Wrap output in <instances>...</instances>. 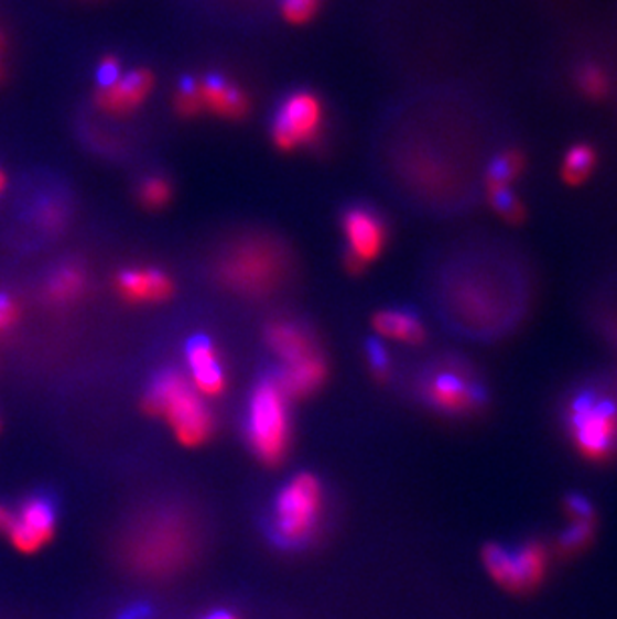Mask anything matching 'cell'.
<instances>
[{"mask_svg":"<svg viewBox=\"0 0 617 619\" xmlns=\"http://www.w3.org/2000/svg\"><path fill=\"white\" fill-rule=\"evenodd\" d=\"M577 80H580V89L592 99H604L609 93V78L604 73V68L597 65H584Z\"/></svg>","mask_w":617,"mask_h":619,"instance_id":"d4e9b609","label":"cell"},{"mask_svg":"<svg viewBox=\"0 0 617 619\" xmlns=\"http://www.w3.org/2000/svg\"><path fill=\"white\" fill-rule=\"evenodd\" d=\"M481 557L487 574L511 594L533 591L548 574V547L541 542L521 543L516 550L487 543Z\"/></svg>","mask_w":617,"mask_h":619,"instance_id":"52a82bcc","label":"cell"},{"mask_svg":"<svg viewBox=\"0 0 617 619\" xmlns=\"http://www.w3.org/2000/svg\"><path fill=\"white\" fill-rule=\"evenodd\" d=\"M2 55H4V36L0 33V77H2Z\"/></svg>","mask_w":617,"mask_h":619,"instance_id":"d590c367","label":"cell"},{"mask_svg":"<svg viewBox=\"0 0 617 619\" xmlns=\"http://www.w3.org/2000/svg\"><path fill=\"white\" fill-rule=\"evenodd\" d=\"M144 411L163 417L185 447L203 445L213 433V415L203 395L176 371H166L154 381L144 398Z\"/></svg>","mask_w":617,"mask_h":619,"instance_id":"6da1fadb","label":"cell"},{"mask_svg":"<svg viewBox=\"0 0 617 619\" xmlns=\"http://www.w3.org/2000/svg\"><path fill=\"white\" fill-rule=\"evenodd\" d=\"M345 267H347L349 273H361L365 269V263H361L359 259H355L353 254L347 253V257H345Z\"/></svg>","mask_w":617,"mask_h":619,"instance_id":"d6a6232c","label":"cell"},{"mask_svg":"<svg viewBox=\"0 0 617 619\" xmlns=\"http://www.w3.org/2000/svg\"><path fill=\"white\" fill-rule=\"evenodd\" d=\"M205 619H239L232 616L231 611H215V613H210Z\"/></svg>","mask_w":617,"mask_h":619,"instance_id":"e575fe53","label":"cell"},{"mask_svg":"<svg viewBox=\"0 0 617 619\" xmlns=\"http://www.w3.org/2000/svg\"><path fill=\"white\" fill-rule=\"evenodd\" d=\"M343 232L349 245V254L365 265L375 261L386 249V222L375 210L365 207L347 210L343 217Z\"/></svg>","mask_w":617,"mask_h":619,"instance_id":"30bf717a","label":"cell"},{"mask_svg":"<svg viewBox=\"0 0 617 619\" xmlns=\"http://www.w3.org/2000/svg\"><path fill=\"white\" fill-rule=\"evenodd\" d=\"M117 291L127 303H163L175 293L173 279L151 267H132L125 269L117 276Z\"/></svg>","mask_w":617,"mask_h":619,"instance_id":"4fadbf2b","label":"cell"},{"mask_svg":"<svg viewBox=\"0 0 617 619\" xmlns=\"http://www.w3.org/2000/svg\"><path fill=\"white\" fill-rule=\"evenodd\" d=\"M66 209L61 200H44L41 207L36 209V222L46 229V231L55 232L65 227Z\"/></svg>","mask_w":617,"mask_h":619,"instance_id":"4316f807","label":"cell"},{"mask_svg":"<svg viewBox=\"0 0 617 619\" xmlns=\"http://www.w3.org/2000/svg\"><path fill=\"white\" fill-rule=\"evenodd\" d=\"M176 112L183 117H197L205 111L203 99H201V90L198 83L195 80H183V85L178 87L175 99Z\"/></svg>","mask_w":617,"mask_h":619,"instance_id":"484cf974","label":"cell"},{"mask_svg":"<svg viewBox=\"0 0 617 619\" xmlns=\"http://www.w3.org/2000/svg\"><path fill=\"white\" fill-rule=\"evenodd\" d=\"M87 289V273L83 267L63 265L53 271L44 283V298L53 305H71L83 297Z\"/></svg>","mask_w":617,"mask_h":619,"instance_id":"d6986e66","label":"cell"},{"mask_svg":"<svg viewBox=\"0 0 617 619\" xmlns=\"http://www.w3.org/2000/svg\"><path fill=\"white\" fill-rule=\"evenodd\" d=\"M187 366L191 371V385L205 398H219L225 391V371L220 366L219 354L207 337H195L187 345Z\"/></svg>","mask_w":617,"mask_h":619,"instance_id":"5bb4252c","label":"cell"},{"mask_svg":"<svg viewBox=\"0 0 617 619\" xmlns=\"http://www.w3.org/2000/svg\"><path fill=\"white\" fill-rule=\"evenodd\" d=\"M264 339L269 347L281 357L283 363H293L307 355L315 354L313 339L301 325L291 322H275L267 327Z\"/></svg>","mask_w":617,"mask_h":619,"instance_id":"e0dca14e","label":"cell"},{"mask_svg":"<svg viewBox=\"0 0 617 619\" xmlns=\"http://www.w3.org/2000/svg\"><path fill=\"white\" fill-rule=\"evenodd\" d=\"M526 159L518 151H506L487 165V188L509 187L523 171Z\"/></svg>","mask_w":617,"mask_h":619,"instance_id":"44dd1931","label":"cell"},{"mask_svg":"<svg viewBox=\"0 0 617 619\" xmlns=\"http://www.w3.org/2000/svg\"><path fill=\"white\" fill-rule=\"evenodd\" d=\"M489 200H491V207H494L506 221H523L526 210H523V205L519 203L518 197L513 195L511 187L489 188Z\"/></svg>","mask_w":617,"mask_h":619,"instance_id":"cb8c5ba5","label":"cell"},{"mask_svg":"<svg viewBox=\"0 0 617 619\" xmlns=\"http://www.w3.org/2000/svg\"><path fill=\"white\" fill-rule=\"evenodd\" d=\"M286 401L277 379H264L251 398L247 433L255 454L264 464L277 465L285 457L289 447Z\"/></svg>","mask_w":617,"mask_h":619,"instance_id":"5b68a950","label":"cell"},{"mask_svg":"<svg viewBox=\"0 0 617 619\" xmlns=\"http://www.w3.org/2000/svg\"><path fill=\"white\" fill-rule=\"evenodd\" d=\"M193 552V530L176 513L154 515L132 533L127 555L144 574L173 572Z\"/></svg>","mask_w":617,"mask_h":619,"instance_id":"277c9868","label":"cell"},{"mask_svg":"<svg viewBox=\"0 0 617 619\" xmlns=\"http://www.w3.org/2000/svg\"><path fill=\"white\" fill-rule=\"evenodd\" d=\"M327 377V366L317 351L299 361L286 363L285 369L275 377L286 399H305L323 385Z\"/></svg>","mask_w":617,"mask_h":619,"instance_id":"9a60e30c","label":"cell"},{"mask_svg":"<svg viewBox=\"0 0 617 619\" xmlns=\"http://www.w3.org/2000/svg\"><path fill=\"white\" fill-rule=\"evenodd\" d=\"M565 430L587 461L604 464L617 452V401L597 389H582L567 401Z\"/></svg>","mask_w":617,"mask_h":619,"instance_id":"7a4b0ae2","label":"cell"},{"mask_svg":"<svg viewBox=\"0 0 617 619\" xmlns=\"http://www.w3.org/2000/svg\"><path fill=\"white\" fill-rule=\"evenodd\" d=\"M12 521H14V515H12L11 511L0 508V530H11Z\"/></svg>","mask_w":617,"mask_h":619,"instance_id":"836d02e7","label":"cell"},{"mask_svg":"<svg viewBox=\"0 0 617 619\" xmlns=\"http://www.w3.org/2000/svg\"><path fill=\"white\" fill-rule=\"evenodd\" d=\"M173 197L171 183L163 177L144 178L139 187V200L147 209H163Z\"/></svg>","mask_w":617,"mask_h":619,"instance_id":"603a6c76","label":"cell"},{"mask_svg":"<svg viewBox=\"0 0 617 619\" xmlns=\"http://www.w3.org/2000/svg\"><path fill=\"white\" fill-rule=\"evenodd\" d=\"M323 127L321 100L311 93H295L281 105L273 124V141L281 151H297L315 143Z\"/></svg>","mask_w":617,"mask_h":619,"instance_id":"ba28073f","label":"cell"},{"mask_svg":"<svg viewBox=\"0 0 617 619\" xmlns=\"http://www.w3.org/2000/svg\"><path fill=\"white\" fill-rule=\"evenodd\" d=\"M198 90L205 111H210L220 119L237 121L249 112L247 95L225 78H205L203 83H198Z\"/></svg>","mask_w":617,"mask_h":619,"instance_id":"2e32d148","label":"cell"},{"mask_svg":"<svg viewBox=\"0 0 617 619\" xmlns=\"http://www.w3.org/2000/svg\"><path fill=\"white\" fill-rule=\"evenodd\" d=\"M19 322V305L7 293H0V333L9 332Z\"/></svg>","mask_w":617,"mask_h":619,"instance_id":"f546056e","label":"cell"},{"mask_svg":"<svg viewBox=\"0 0 617 619\" xmlns=\"http://www.w3.org/2000/svg\"><path fill=\"white\" fill-rule=\"evenodd\" d=\"M595 537V520H573L572 525L563 531L558 540V550L563 557H573L584 552Z\"/></svg>","mask_w":617,"mask_h":619,"instance_id":"7402d4cb","label":"cell"},{"mask_svg":"<svg viewBox=\"0 0 617 619\" xmlns=\"http://www.w3.org/2000/svg\"><path fill=\"white\" fill-rule=\"evenodd\" d=\"M425 398L445 413H469L487 401L485 388L459 369H441L425 383Z\"/></svg>","mask_w":617,"mask_h":619,"instance_id":"9c48e42d","label":"cell"},{"mask_svg":"<svg viewBox=\"0 0 617 619\" xmlns=\"http://www.w3.org/2000/svg\"><path fill=\"white\" fill-rule=\"evenodd\" d=\"M369 363L374 367L375 376L379 379H387L389 376V355H387L383 345L374 344L369 345Z\"/></svg>","mask_w":617,"mask_h":619,"instance_id":"4dcf8cb0","label":"cell"},{"mask_svg":"<svg viewBox=\"0 0 617 619\" xmlns=\"http://www.w3.org/2000/svg\"><path fill=\"white\" fill-rule=\"evenodd\" d=\"M323 491L317 477L301 474L291 479L275 501L277 540L286 545L307 542L317 528Z\"/></svg>","mask_w":617,"mask_h":619,"instance_id":"8992f818","label":"cell"},{"mask_svg":"<svg viewBox=\"0 0 617 619\" xmlns=\"http://www.w3.org/2000/svg\"><path fill=\"white\" fill-rule=\"evenodd\" d=\"M4 187H7V175L0 171V193L4 191Z\"/></svg>","mask_w":617,"mask_h":619,"instance_id":"8d00e7d4","label":"cell"},{"mask_svg":"<svg viewBox=\"0 0 617 619\" xmlns=\"http://www.w3.org/2000/svg\"><path fill=\"white\" fill-rule=\"evenodd\" d=\"M595 166V151L592 144H573L572 149L565 153L563 161L562 175L567 185H582L585 178L592 175Z\"/></svg>","mask_w":617,"mask_h":619,"instance_id":"ffe728a7","label":"cell"},{"mask_svg":"<svg viewBox=\"0 0 617 619\" xmlns=\"http://www.w3.org/2000/svg\"><path fill=\"white\" fill-rule=\"evenodd\" d=\"M375 332L399 344L419 345L425 341V327L409 311H379L374 317Z\"/></svg>","mask_w":617,"mask_h":619,"instance_id":"ac0fdd59","label":"cell"},{"mask_svg":"<svg viewBox=\"0 0 617 619\" xmlns=\"http://www.w3.org/2000/svg\"><path fill=\"white\" fill-rule=\"evenodd\" d=\"M121 65H119V61H117L115 56H107V58H102V61H100V89H105V87H109V85H112V83H115L117 78L121 77Z\"/></svg>","mask_w":617,"mask_h":619,"instance_id":"1f68e13d","label":"cell"},{"mask_svg":"<svg viewBox=\"0 0 617 619\" xmlns=\"http://www.w3.org/2000/svg\"><path fill=\"white\" fill-rule=\"evenodd\" d=\"M285 273V251L273 239L263 237H251L231 245L217 265L220 283L245 295H263L273 291Z\"/></svg>","mask_w":617,"mask_h":619,"instance_id":"3957f363","label":"cell"},{"mask_svg":"<svg viewBox=\"0 0 617 619\" xmlns=\"http://www.w3.org/2000/svg\"><path fill=\"white\" fill-rule=\"evenodd\" d=\"M55 530V511L51 501L44 498L29 499L22 506L19 518L12 521L11 542L22 553L39 552L44 543L51 542Z\"/></svg>","mask_w":617,"mask_h":619,"instance_id":"8fae6325","label":"cell"},{"mask_svg":"<svg viewBox=\"0 0 617 619\" xmlns=\"http://www.w3.org/2000/svg\"><path fill=\"white\" fill-rule=\"evenodd\" d=\"M321 0H283V17L291 24H305L320 11Z\"/></svg>","mask_w":617,"mask_h":619,"instance_id":"83f0119b","label":"cell"},{"mask_svg":"<svg viewBox=\"0 0 617 619\" xmlns=\"http://www.w3.org/2000/svg\"><path fill=\"white\" fill-rule=\"evenodd\" d=\"M563 506H565V511L570 513L572 520H595L594 506L585 496H577V493L567 496Z\"/></svg>","mask_w":617,"mask_h":619,"instance_id":"f1b7e54d","label":"cell"},{"mask_svg":"<svg viewBox=\"0 0 617 619\" xmlns=\"http://www.w3.org/2000/svg\"><path fill=\"white\" fill-rule=\"evenodd\" d=\"M154 87V77L147 68H137L129 75H121L112 85L99 89L97 105L100 111L110 115H127L139 109L149 99Z\"/></svg>","mask_w":617,"mask_h":619,"instance_id":"7c38bea8","label":"cell"}]
</instances>
